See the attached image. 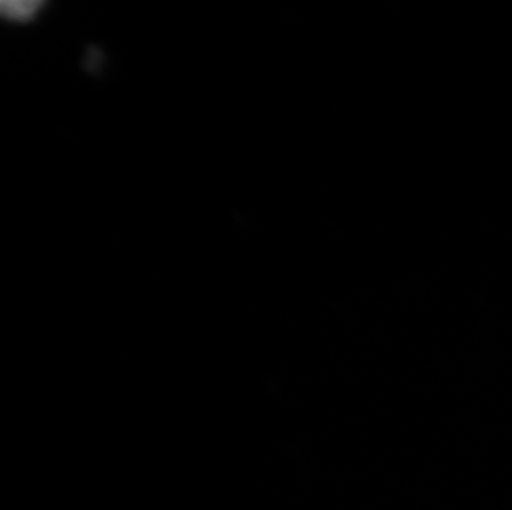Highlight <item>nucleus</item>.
<instances>
[{"instance_id": "obj_1", "label": "nucleus", "mask_w": 512, "mask_h": 510, "mask_svg": "<svg viewBox=\"0 0 512 510\" xmlns=\"http://www.w3.org/2000/svg\"><path fill=\"white\" fill-rule=\"evenodd\" d=\"M45 0H0L7 19L29 20L39 12Z\"/></svg>"}]
</instances>
